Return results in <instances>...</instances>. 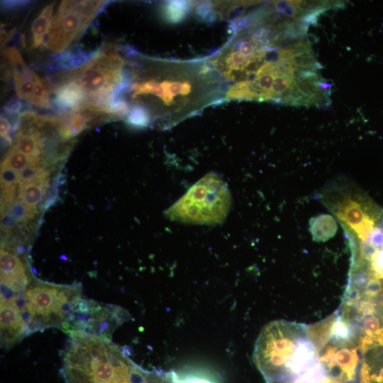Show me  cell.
Here are the masks:
<instances>
[{
    "instance_id": "7c38bea8",
    "label": "cell",
    "mask_w": 383,
    "mask_h": 383,
    "mask_svg": "<svg viewBox=\"0 0 383 383\" xmlns=\"http://www.w3.org/2000/svg\"><path fill=\"white\" fill-rule=\"evenodd\" d=\"M50 94V89L48 82L35 74L33 92L28 101L40 108L50 109L51 108Z\"/></svg>"
},
{
    "instance_id": "ffe728a7",
    "label": "cell",
    "mask_w": 383,
    "mask_h": 383,
    "mask_svg": "<svg viewBox=\"0 0 383 383\" xmlns=\"http://www.w3.org/2000/svg\"><path fill=\"white\" fill-rule=\"evenodd\" d=\"M1 6L6 9H18L26 6L30 1H1Z\"/></svg>"
},
{
    "instance_id": "277c9868",
    "label": "cell",
    "mask_w": 383,
    "mask_h": 383,
    "mask_svg": "<svg viewBox=\"0 0 383 383\" xmlns=\"http://www.w3.org/2000/svg\"><path fill=\"white\" fill-rule=\"evenodd\" d=\"M123 60L115 51L97 50L85 65L59 75L57 84L67 81L79 84L87 96L84 108L103 115L111 104L114 90L123 77Z\"/></svg>"
},
{
    "instance_id": "5b68a950",
    "label": "cell",
    "mask_w": 383,
    "mask_h": 383,
    "mask_svg": "<svg viewBox=\"0 0 383 383\" xmlns=\"http://www.w3.org/2000/svg\"><path fill=\"white\" fill-rule=\"evenodd\" d=\"M131 318L129 312L120 306L82 295L60 329L67 335L79 333L111 340L113 331Z\"/></svg>"
},
{
    "instance_id": "30bf717a",
    "label": "cell",
    "mask_w": 383,
    "mask_h": 383,
    "mask_svg": "<svg viewBox=\"0 0 383 383\" xmlns=\"http://www.w3.org/2000/svg\"><path fill=\"white\" fill-rule=\"evenodd\" d=\"M18 255L9 248L1 249V277H16L30 272Z\"/></svg>"
},
{
    "instance_id": "3957f363",
    "label": "cell",
    "mask_w": 383,
    "mask_h": 383,
    "mask_svg": "<svg viewBox=\"0 0 383 383\" xmlns=\"http://www.w3.org/2000/svg\"><path fill=\"white\" fill-rule=\"evenodd\" d=\"M231 206V196L224 181L209 173L194 184L166 211L172 221L201 225L222 222Z\"/></svg>"
},
{
    "instance_id": "8fae6325",
    "label": "cell",
    "mask_w": 383,
    "mask_h": 383,
    "mask_svg": "<svg viewBox=\"0 0 383 383\" xmlns=\"http://www.w3.org/2000/svg\"><path fill=\"white\" fill-rule=\"evenodd\" d=\"M96 51L85 53L83 51H68L61 54L55 61L54 68L65 70L85 65L96 53Z\"/></svg>"
},
{
    "instance_id": "ac0fdd59",
    "label": "cell",
    "mask_w": 383,
    "mask_h": 383,
    "mask_svg": "<svg viewBox=\"0 0 383 383\" xmlns=\"http://www.w3.org/2000/svg\"><path fill=\"white\" fill-rule=\"evenodd\" d=\"M13 132V127L8 118L4 115L1 116V137L10 145L12 143L11 133Z\"/></svg>"
},
{
    "instance_id": "52a82bcc",
    "label": "cell",
    "mask_w": 383,
    "mask_h": 383,
    "mask_svg": "<svg viewBox=\"0 0 383 383\" xmlns=\"http://www.w3.org/2000/svg\"><path fill=\"white\" fill-rule=\"evenodd\" d=\"M87 96L82 87L74 81L57 84L55 88V104L63 111L77 110L85 105Z\"/></svg>"
},
{
    "instance_id": "6da1fadb",
    "label": "cell",
    "mask_w": 383,
    "mask_h": 383,
    "mask_svg": "<svg viewBox=\"0 0 383 383\" xmlns=\"http://www.w3.org/2000/svg\"><path fill=\"white\" fill-rule=\"evenodd\" d=\"M82 296L79 283L61 284L33 277L22 289H1V345L9 350L26 337L61 328Z\"/></svg>"
},
{
    "instance_id": "ba28073f",
    "label": "cell",
    "mask_w": 383,
    "mask_h": 383,
    "mask_svg": "<svg viewBox=\"0 0 383 383\" xmlns=\"http://www.w3.org/2000/svg\"><path fill=\"white\" fill-rule=\"evenodd\" d=\"M170 383H219L218 378L209 371L186 368L179 371H172L166 374Z\"/></svg>"
},
{
    "instance_id": "9a60e30c",
    "label": "cell",
    "mask_w": 383,
    "mask_h": 383,
    "mask_svg": "<svg viewBox=\"0 0 383 383\" xmlns=\"http://www.w3.org/2000/svg\"><path fill=\"white\" fill-rule=\"evenodd\" d=\"M30 164V157L18 151L13 145L9 150L1 165L9 167L18 173Z\"/></svg>"
},
{
    "instance_id": "2e32d148",
    "label": "cell",
    "mask_w": 383,
    "mask_h": 383,
    "mask_svg": "<svg viewBox=\"0 0 383 383\" xmlns=\"http://www.w3.org/2000/svg\"><path fill=\"white\" fill-rule=\"evenodd\" d=\"M23 185L22 200L30 207H36L42 200L45 192L39 185L35 184H26Z\"/></svg>"
},
{
    "instance_id": "4fadbf2b",
    "label": "cell",
    "mask_w": 383,
    "mask_h": 383,
    "mask_svg": "<svg viewBox=\"0 0 383 383\" xmlns=\"http://www.w3.org/2000/svg\"><path fill=\"white\" fill-rule=\"evenodd\" d=\"M126 121L135 128H145L151 123V113L145 105L134 104L128 111Z\"/></svg>"
},
{
    "instance_id": "d6986e66",
    "label": "cell",
    "mask_w": 383,
    "mask_h": 383,
    "mask_svg": "<svg viewBox=\"0 0 383 383\" xmlns=\"http://www.w3.org/2000/svg\"><path fill=\"white\" fill-rule=\"evenodd\" d=\"M1 228L3 231H10L17 223L9 213H3L1 214Z\"/></svg>"
},
{
    "instance_id": "9c48e42d",
    "label": "cell",
    "mask_w": 383,
    "mask_h": 383,
    "mask_svg": "<svg viewBox=\"0 0 383 383\" xmlns=\"http://www.w3.org/2000/svg\"><path fill=\"white\" fill-rule=\"evenodd\" d=\"M55 4L46 6L35 18L31 26L32 48L39 47L49 33L52 23V13Z\"/></svg>"
},
{
    "instance_id": "5bb4252c",
    "label": "cell",
    "mask_w": 383,
    "mask_h": 383,
    "mask_svg": "<svg viewBox=\"0 0 383 383\" xmlns=\"http://www.w3.org/2000/svg\"><path fill=\"white\" fill-rule=\"evenodd\" d=\"M190 9V4L187 2L167 1L162 6V14L168 21L177 23L185 18Z\"/></svg>"
},
{
    "instance_id": "7a4b0ae2",
    "label": "cell",
    "mask_w": 383,
    "mask_h": 383,
    "mask_svg": "<svg viewBox=\"0 0 383 383\" xmlns=\"http://www.w3.org/2000/svg\"><path fill=\"white\" fill-rule=\"evenodd\" d=\"M253 358L267 383H293L320 362L307 326L284 320L261 331Z\"/></svg>"
},
{
    "instance_id": "8992f818",
    "label": "cell",
    "mask_w": 383,
    "mask_h": 383,
    "mask_svg": "<svg viewBox=\"0 0 383 383\" xmlns=\"http://www.w3.org/2000/svg\"><path fill=\"white\" fill-rule=\"evenodd\" d=\"M104 4V1H62L53 17L47 47L56 53L64 51L82 34Z\"/></svg>"
},
{
    "instance_id": "e0dca14e",
    "label": "cell",
    "mask_w": 383,
    "mask_h": 383,
    "mask_svg": "<svg viewBox=\"0 0 383 383\" xmlns=\"http://www.w3.org/2000/svg\"><path fill=\"white\" fill-rule=\"evenodd\" d=\"M19 181V173L16 170L4 165H1V188L12 185Z\"/></svg>"
}]
</instances>
